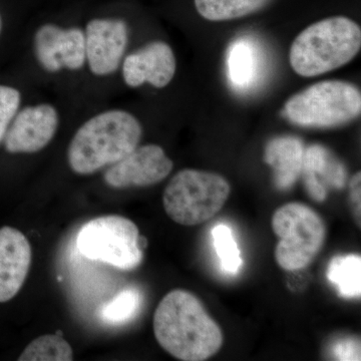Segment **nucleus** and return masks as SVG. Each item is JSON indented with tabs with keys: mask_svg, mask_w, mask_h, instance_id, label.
Segmentation results:
<instances>
[{
	"mask_svg": "<svg viewBox=\"0 0 361 361\" xmlns=\"http://www.w3.org/2000/svg\"><path fill=\"white\" fill-rule=\"evenodd\" d=\"M154 334L169 355L183 361H204L222 348L223 332L192 292L175 289L154 314Z\"/></svg>",
	"mask_w": 361,
	"mask_h": 361,
	"instance_id": "obj_1",
	"label": "nucleus"
},
{
	"mask_svg": "<svg viewBox=\"0 0 361 361\" xmlns=\"http://www.w3.org/2000/svg\"><path fill=\"white\" fill-rule=\"evenodd\" d=\"M142 133L141 121L129 110L109 108L97 111L71 137L66 151L68 167L80 176L106 170L140 146Z\"/></svg>",
	"mask_w": 361,
	"mask_h": 361,
	"instance_id": "obj_2",
	"label": "nucleus"
},
{
	"mask_svg": "<svg viewBox=\"0 0 361 361\" xmlns=\"http://www.w3.org/2000/svg\"><path fill=\"white\" fill-rule=\"evenodd\" d=\"M361 28L346 16L312 23L292 42L289 63L303 78H314L342 68L360 54Z\"/></svg>",
	"mask_w": 361,
	"mask_h": 361,
	"instance_id": "obj_3",
	"label": "nucleus"
},
{
	"mask_svg": "<svg viewBox=\"0 0 361 361\" xmlns=\"http://www.w3.org/2000/svg\"><path fill=\"white\" fill-rule=\"evenodd\" d=\"M361 113V92L344 80H323L287 99L286 120L302 128L329 129L356 120Z\"/></svg>",
	"mask_w": 361,
	"mask_h": 361,
	"instance_id": "obj_4",
	"label": "nucleus"
},
{
	"mask_svg": "<svg viewBox=\"0 0 361 361\" xmlns=\"http://www.w3.org/2000/svg\"><path fill=\"white\" fill-rule=\"evenodd\" d=\"M231 185L217 173L184 169L173 176L163 194L166 213L177 224L200 225L219 213Z\"/></svg>",
	"mask_w": 361,
	"mask_h": 361,
	"instance_id": "obj_5",
	"label": "nucleus"
},
{
	"mask_svg": "<svg viewBox=\"0 0 361 361\" xmlns=\"http://www.w3.org/2000/svg\"><path fill=\"white\" fill-rule=\"evenodd\" d=\"M271 225L279 238L275 260L286 271L307 267L326 240V226L319 214L299 202L279 207L273 214Z\"/></svg>",
	"mask_w": 361,
	"mask_h": 361,
	"instance_id": "obj_6",
	"label": "nucleus"
},
{
	"mask_svg": "<svg viewBox=\"0 0 361 361\" xmlns=\"http://www.w3.org/2000/svg\"><path fill=\"white\" fill-rule=\"evenodd\" d=\"M77 246L87 258L130 271L141 265L146 240L132 220L106 215L82 226L78 234Z\"/></svg>",
	"mask_w": 361,
	"mask_h": 361,
	"instance_id": "obj_7",
	"label": "nucleus"
},
{
	"mask_svg": "<svg viewBox=\"0 0 361 361\" xmlns=\"http://www.w3.org/2000/svg\"><path fill=\"white\" fill-rule=\"evenodd\" d=\"M32 59L44 75L61 77L85 71L84 27L45 23L32 33Z\"/></svg>",
	"mask_w": 361,
	"mask_h": 361,
	"instance_id": "obj_8",
	"label": "nucleus"
},
{
	"mask_svg": "<svg viewBox=\"0 0 361 361\" xmlns=\"http://www.w3.org/2000/svg\"><path fill=\"white\" fill-rule=\"evenodd\" d=\"M85 71L92 78L106 80L120 73L129 49L130 32L120 18H94L85 23Z\"/></svg>",
	"mask_w": 361,
	"mask_h": 361,
	"instance_id": "obj_9",
	"label": "nucleus"
},
{
	"mask_svg": "<svg viewBox=\"0 0 361 361\" xmlns=\"http://www.w3.org/2000/svg\"><path fill=\"white\" fill-rule=\"evenodd\" d=\"M61 123V110L51 102L21 106L4 135V149L9 154L39 153L56 137Z\"/></svg>",
	"mask_w": 361,
	"mask_h": 361,
	"instance_id": "obj_10",
	"label": "nucleus"
},
{
	"mask_svg": "<svg viewBox=\"0 0 361 361\" xmlns=\"http://www.w3.org/2000/svg\"><path fill=\"white\" fill-rule=\"evenodd\" d=\"M174 168L165 149L156 144L142 145L104 170V184L113 189L149 187L166 179Z\"/></svg>",
	"mask_w": 361,
	"mask_h": 361,
	"instance_id": "obj_11",
	"label": "nucleus"
},
{
	"mask_svg": "<svg viewBox=\"0 0 361 361\" xmlns=\"http://www.w3.org/2000/svg\"><path fill=\"white\" fill-rule=\"evenodd\" d=\"M176 71L175 52L163 40H154L137 51L128 52L120 68L123 82L130 89H139L146 85L165 89L174 80Z\"/></svg>",
	"mask_w": 361,
	"mask_h": 361,
	"instance_id": "obj_12",
	"label": "nucleus"
},
{
	"mask_svg": "<svg viewBox=\"0 0 361 361\" xmlns=\"http://www.w3.org/2000/svg\"><path fill=\"white\" fill-rule=\"evenodd\" d=\"M32 251L25 235L16 228H0V303L16 296L32 265Z\"/></svg>",
	"mask_w": 361,
	"mask_h": 361,
	"instance_id": "obj_13",
	"label": "nucleus"
},
{
	"mask_svg": "<svg viewBox=\"0 0 361 361\" xmlns=\"http://www.w3.org/2000/svg\"><path fill=\"white\" fill-rule=\"evenodd\" d=\"M301 173L306 192L319 203L326 200L329 189H343L348 180L343 164L322 145H311L305 149Z\"/></svg>",
	"mask_w": 361,
	"mask_h": 361,
	"instance_id": "obj_14",
	"label": "nucleus"
},
{
	"mask_svg": "<svg viewBox=\"0 0 361 361\" xmlns=\"http://www.w3.org/2000/svg\"><path fill=\"white\" fill-rule=\"evenodd\" d=\"M303 142L293 135H281L268 142L264 161L274 171V183L280 191L291 189L302 170Z\"/></svg>",
	"mask_w": 361,
	"mask_h": 361,
	"instance_id": "obj_15",
	"label": "nucleus"
},
{
	"mask_svg": "<svg viewBox=\"0 0 361 361\" xmlns=\"http://www.w3.org/2000/svg\"><path fill=\"white\" fill-rule=\"evenodd\" d=\"M259 51L250 40L242 39L233 42L228 49V78L235 87L246 89L258 78L261 59Z\"/></svg>",
	"mask_w": 361,
	"mask_h": 361,
	"instance_id": "obj_16",
	"label": "nucleus"
},
{
	"mask_svg": "<svg viewBox=\"0 0 361 361\" xmlns=\"http://www.w3.org/2000/svg\"><path fill=\"white\" fill-rule=\"evenodd\" d=\"M327 279L336 285L343 298H360L361 295V257L357 254L336 256L330 261Z\"/></svg>",
	"mask_w": 361,
	"mask_h": 361,
	"instance_id": "obj_17",
	"label": "nucleus"
},
{
	"mask_svg": "<svg viewBox=\"0 0 361 361\" xmlns=\"http://www.w3.org/2000/svg\"><path fill=\"white\" fill-rule=\"evenodd\" d=\"M271 0H194L195 7L204 20L228 21L257 13Z\"/></svg>",
	"mask_w": 361,
	"mask_h": 361,
	"instance_id": "obj_18",
	"label": "nucleus"
},
{
	"mask_svg": "<svg viewBox=\"0 0 361 361\" xmlns=\"http://www.w3.org/2000/svg\"><path fill=\"white\" fill-rule=\"evenodd\" d=\"M73 348L61 334H45L30 342L21 353L20 361H71Z\"/></svg>",
	"mask_w": 361,
	"mask_h": 361,
	"instance_id": "obj_19",
	"label": "nucleus"
},
{
	"mask_svg": "<svg viewBox=\"0 0 361 361\" xmlns=\"http://www.w3.org/2000/svg\"><path fill=\"white\" fill-rule=\"evenodd\" d=\"M212 240L221 269L226 274L236 275L243 261L231 229L225 224L215 226L212 230Z\"/></svg>",
	"mask_w": 361,
	"mask_h": 361,
	"instance_id": "obj_20",
	"label": "nucleus"
},
{
	"mask_svg": "<svg viewBox=\"0 0 361 361\" xmlns=\"http://www.w3.org/2000/svg\"><path fill=\"white\" fill-rule=\"evenodd\" d=\"M142 304V295L135 288L121 291L110 302L104 304L99 311V317L110 324H122L132 319Z\"/></svg>",
	"mask_w": 361,
	"mask_h": 361,
	"instance_id": "obj_21",
	"label": "nucleus"
},
{
	"mask_svg": "<svg viewBox=\"0 0 361 361\" xmlns=\"http://www.w3.org/2000/svg\"><path fill=\"white\" fill-rule=\"evenodd\" d=\"M23 106L20 90L11 85H0V144L18 110Z\"/></svg>",
	"mask_w": 361,
	"mask_h": 361,
	"instance_id": "obj_22",
	"label": "nucleus"
},
{
	"mask_svg": "<svg viewBox=\"0 0 361 361\" xmlns=\"http://www.w3.org/2000/svg\"><path fill=\"white\" fill-rule=\"evenodd\" d=\"M332 351L338 360H360V343L356 339L337 342Z\"/></svg>",
	"mask_w": 361,
	"mask_h": 361,
	"instance_id": "obj_23",
	"label": "nucleus"
},
{
	"mask_svg": "<svg viewBox=\"0 0 361 361\" xmlns=\"http://www.w3.org/2000/svg\"><path fill=\"white\" fill-rule=\"evenodd\" d=\"M349 189H350V199L353 202V210L356 216V220H358V224L360 225V192H361V174L360 172L356 173L349 180Z\"/></svg>",
	"mask_w": 361,
	"mask_h": 361,
	"instance_id": "obj_24",
	"label": "nucleus"
},
{
	"mask_svg": "<svg viewBox=\"0 0 361 361\" xmlns=\"http://www.w3.org/2000/svg\"><path fill=\"white\" fill-rule=\"evenodd\" d=\"M1 30H2V18H1V16H0V35H1Z\"/></svg>",
	"mask_w": 361,
	"mask_h": 361,
	"instance_id": "obj_25",
	"label": "nucleus"
}]
</instances>
